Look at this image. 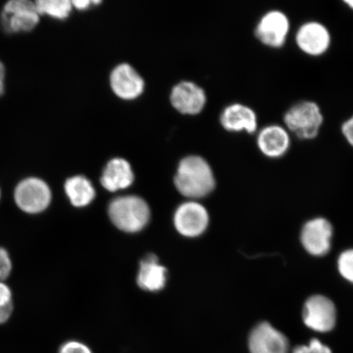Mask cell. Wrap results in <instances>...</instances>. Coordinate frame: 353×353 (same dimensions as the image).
<instances>
[{
	"instance_id": "cb8c5ba5",
	"label": "cell",
	"mask_w": 353,
	"mask_h": 353,
	"mask_svg": "<svg viewBox=\"0 0 353 353\" xmlns=\"http://www.w3.org/2000/svg\"><path fill=\"white\" fill-rule=\"evenodd\" d=\"M59 353H92L90 347L86 344L72 341L63 344L61 346Z\"/></svg>"
},
{
	"instance_id": "52a82bcc",
	"label": "cell",
	"mask_w": 353,
	"mask_h": 353,
	"mask_svg": "<svg viewBox=\"0 0 353 353\" xmlns=\"http://www.w3.org/2000/svg\"><path fill=\"white\" fill-rule=\"evenodd\" d=\"M290 23L284 12L272 10L264 14L255 30L259 41L268 47L281 48L288 37Z\"/></svg>"
},
{
	"instance_id": "8992f818",
	"label": "cell",
	"mask_w": 353,
	"mask_h": 353,
	"mask_svg": "<svg viewBox=\"0 0 353 353\" xmlns=\"http://www.w3.org/2000/svg\"><path fill=\"white\" fill-rule=\"evenodd\" d=\"M303 317L308 328L316 332L332 330L336 323V309L331 300L322 295L309 298L304 305Z\"/></svg>"
},
{
	"instance_id": "ffe728a7",
	"label": "cell",
	"mask_w": 353,
	"mask_h": 353,
	"mask_svg": "<svg viewBox=\"0 0 353 353\" xmlns=\"http://www.w3.org/2000/svg\"><path fill=\"white\" fill-rule=\"evenodd\" d=\"M13 312V300L11 289L3 281H0V325L10 319Z\"/></svg>"
},
{
	"instance_id": "484cf974",
	"label": "cell",
	"mask_w": 353,
	"mask_h": 353,
	"mask_svg": "<svg viewBox=\"0 0 353 353\" xmlns=\"http://www.w3.org/2000/svg\"><path fill=\"white\" fill-rule=\"evenodd\" d=\"M99 3V1H90V0H76V1H72V6L76 7L79 10H85L91 3Z\"/></svg>"
},
{
	"instance_id": "277c9868",
	"label": "cell",
	"mask_w": 353,
	"mask_h": 353,
	"mask_svg": "<svg viewBox=\"0 0 353 353\" xmlns=\"http://www.w3.org/2000/svg\"><path fill=\"white\" fill-rule=\"evenodd\" d=\"M14 201L17 207L25 213L41 214L50 205L51 189L43 180L30 176L17 184L14 191Z\"/></svg>"
},
{
	"instance_id": "ac0fdd59",
	"label": "cell",
	"mask_w": 353,
	"mask_h": 353,
	"mask_svg": "<svg viewBox=\"0 0 353 353\" xmlns=\"http://www.w3.org/2000/svg\"><path fill=\"white\" fill-rule=\"evenodd\" d=\"M65 192L74 207L81 208L90 204L95 198V189L83 176H74L66 180Z\"/></svg>"
},
{
	"instance_id": "7a4b0ae2",
	"label": "cell",
	"mask_w": 353,
	"mask_h": 353,
	"mask_svg": "<svg viewBox=\"0 0 353 353\" xmlns=\"http://www.w3.org/2000/svg\"><path fill=\"white\" fill-rule=\"evenodd\" d=\"M108 214L114 226L129 233L143 230L151 217L147 202L136 196L114 199L110 202Z\"/></svg>"
},
{
	"instance_id": "9a60e30c",
	"label": "cell",
	"mask_w": 353,
	"mask_h": 353,
	"mask_svg": "<svg viewBox=\"0 0 353 353\" xmlns=\"http://www.w3.org/2000/svg\"><path fill=\"white\" fill-rule=\"evenodd\" d=\"M221 123L228 131H245L253 134L258 129V117L254 110L248 105L234 103L223 110Z\"/></svg>"
},
{
	"instance_id": "4316f807",
	"label": "cell",
	"mask_w": 353,
	"mask_h": 353,
	"mask_svg": "<svg viewBox=\"0 0 353 353\" xmlns=\"http://www.w3.org/2000/svg\"><path fill=\"white\" fill-rule=\"evenodd\" d=\"M6 70L4 65L0 61V81L4 82L6 79Z\"/></svg>"
},
{
	"instance_id": "f546056e",
	"label": "cell",
	"mask_w": 353,
	"mask_h": 353,
	"mask_svg": "<svg viewBox=\"0 0 353 353\" xmlns=\"http://www.w3.org/2000/svg\"><path fill=\"white\" fill-rule=\"evenodd\" d=\"M0 197H1V191H0Z\"/></svg>"
},
{
	"instance_id": "d4e9b609",
	"label": "cell",
	"mask_w": 353,
	"mask_h": 353,
	"mask_svg": "<svg viewBox=\"0 0 353 353\" xmlns=\"http://www.w3.org/2000/svg\"><path fill=\"white\" fill-rule=\"evenodd\" d=\"M342 132L347 143L353 148V116L343 123Z\"/></svg>"
},
{
	"instance_id": "e0dca14e",
	"label": "cell",
	"mask_w": 353,
	"mask_h": 353,
	"mask_svg": "<svg viewBox=\"0 0 353 353\" xmlns=\"http://www.w3.org/2000/svg\"><path fill=\"white\" fill-rule=\"evenodd\" d=\"M167 270L158 262L153 254L145 257L140 264L138 284L144 290L156 292L164 288L166 283Z\"/></svg>"
},
{
	"instance_id": "2e32d148",
	"label": "cell",
	"mask_w": 353,
	"mask_h": 353,
	"mask_svg": "<svg viewBox=\"0 0 353 353\" xmlns=\"http://www.w3.org/2000/svg\"><path fill=\"white\" fill-rule=\"evenodd\" d=\"M134 179V175L130 163L123 159L116 158L105 166L101 183L108 191L114 192L130 188Z\"/></svg>"
},
{
	"instance_id": "7402d4cb",
	"label": "cell",
	"mask_w": 353,
	"mask_h": 353,
	"mask_svg": "<svg viewBox=\"0 0 353 353\" xmlns=\"http://www.w3.org/2000/svg\"><path fill=\"white\" fill-rule=\"evenodd\" d=\"M292 353H332V351L319 339H312L308 345L297 346Z\"/></svg>"
},
{
	"instance_id": "7c38bea8",
	"label": "cell",
	"mask_w": 353,
	"mask_h": 353,
	"mask_svg": "<svg viewBox=\"0 0 353 353\" xmlns=\"http://www.w3.org/2000/svg\"><path fill=\"white\" fill-rule=\"evenodd\" d=\"M110 85L114 94L123 99L138 98L144 88L143 78L128 64H121L114 69Z\"/></svg>"
},
{
	"instance_id": "3957f363",
	"label": "cell",
	"mask_w": 353,
	"mask_h": 353,
	"mask_svg": "<svg viewBox=\"0 0 353 353\" xmlns=\"http://www.w3.org/2000/svg\"><path fill=\"white\" fill-rule=\"evenodd\" d=\"M324 117L319 105L314 101H303L287 110L284 122L287 130L300 139L310 140L319 135Z\"/></svg>"
},
{
	"instance_id": "ba28073f",
	"label": "cell",
	"mask_w": 353,
	"mask_h": 353,
	"mask_svg": "<svg viewBox=\"0 0 353 353\" xmlns=\"http://www.w3.org/2000/svg\"><path fill=\"white\" fill-rule=\"evenodd\" d=\"M174 223L181 235L196 237L201 235L208 227V212L197 202L183 203L175 212Z\"/></svg>"
},
{
	"instance_id": "83f0119b",
	"label": "cell",
	"mask_w": 353,
	"mask_h": 353,
	"mask_svg": "<svg viewBox=\"0 0 353 353\" xmlns=\"http://www.w3.org/2000/svg\"><path fill=\"white\" fill-rule=\"evenodd\" d=\"M4 92V82L0 81V97L3 94Z\"/></svg>"
},
{
	"instance_id": "44dd1931",
	"label": "cell",
	"mask_w": 353,
	"mask_h": 353,
	"mask_svg": "<svg viewBox=\"0 0 353 353\" xmlns=\"http://www.w3.org/2000/svg\"><path fill=\"white\" fill-rule=\"evenodd\" d=\"M338 267L341 274L353 283V250L344 251L339 256Z\"/></svg>"
},
{
	"instance_id": "5b68a950",
	"label": "cell",
	"mask_w": 353,
	"mask_h": 353,
	"mask_svg": "<svg viewBox=\"0 0 353 353\" xmlns=\"http://www.w3.org/2000/svg\"><path fill=\"white\" fill-rule=\"evenodd\" d=\"M34 2L29 0H11L3 8L1 24L8 33L32 32L39 22Z\"/></svg>"
},
{
	"instance_id": "4fadbf2b",
	"label": "cell",
	"mask_w": 353,
	"mask_h": 353,
	"mask_svg": "<svg viewBox=\"0 0 353 353\" xmlns=\"http://www.w3.org/2000/svg\"><path fill=\"white\" fill-rule=\"evenodd\" d=\"M171 101L181 113H200L206 103V96L201 88L191 82H183L172 91Z\"/></svg>"
},
{
	"instance_id": "f1b7e54d",
	"label": "cell",
	"mask_w": 353,
	"mask_h": 353,
	"mask_svg": "<svg viewBox=\"0 0 353 353\" xmlns=\"http://www.w3.org/2000/svg\"><path fill=\"white\" fill-rule=\"evenodd\" d=\"M347 4V6L353 10V1H345L344 2Z\"/></svg>"
},
{
	"instance_id": "8fae6325",
	"label": "cell",
	"mask_w": 353,
	"mask_h": 353,
	"mask_svg": "<svg viewBox=\"0 0 353 353\" xmlns=\"http://www.w3.org/2000/svg\"><path fill=\"white\" fill-rule=\"evenodd\" d=\"M332 234V226L327 220L316 219L309 221L303 228V245L308 253L323 256L330 250Z\"/></svg>"
},
{
	"instance_id": "d6986e66",
	"label": "cell",
	"mask_w": 353,
	"mask_h": 353,
	"mask_svg": "<svg viewBox=\"0 0 353 353\" xmlns=\"http://www.w3.org/2000/svg\"><path fill=\"white\" fill-rule=\"evenodd\" d=\"M39 15H48L57 19H65L72 10L69 0H38L34 2Z\"/></svg>"
},
{
	"instance_id": "6da1fadb",
	"label": "cell",
	"mask_w": 353,
	"mask_h": 353,
	"mask_svg": "<svg viewBox=\"0 0 353 353\" xmlns=\"http://www.w3.org/2000/svg\"><path fill=\"white\" fill-rule=\"evenodd\" d=\"M174 183L182 195L197 199L213 191L215 179L213 171L204 159L188 157L180 162Z\"/></svg>"
},
{
	"instance_id": "603a6c76",
	"label": "cell",
	"mask_w": 353,
	"mask_h": 353,
	"mask_svg": "<svg viewBox=\"0 0 353 353\" xmlns=\"http://www.w3.org/2000/svg\"><path fill=\"white\" fill-rule=\"evenodd\" d=\"M12 264L10 254L6 250L0 248V281H3L10 276Z\"/></svg>"
},
{
	"instance_id": "30bf717a",
	"label": "cell",
	"mask_w": 353,
	"mask_h": 353,
	"mask_svg": "<svg viewBox=\"0 0 353 353\" xmlns=\"http://www.w3.org/2000/svg\"><path fill=\"white\" fill-rule=\"evenodd\" d=\"M289 341L268 322L256 325L250 334V353H289Z\"/></svg>"
},
{
	"instance_id": "9c48e42d",
	"label": "cell",
	"mask_w": 353,
	"mask_h": 353,
	"mask_svg": "<svg viewBox=\"0 0 353 353\" xmlns=\"http://www.w3.org/2000/svg\"><path fill=\"white\" fill-rule=\"evenodd\" d=\"M295 41L304 54L319 57L328 51L331 37L325 26L319 21H308L300 26Z\"/></svg>"
},
{
	"instance_id": "5bb4252c",
	"label": "cell",
	"mask_w": 353,
	"mask_h": 353,
	"mask_svg": "<svg viewBox=\"0 0 353 353\" xmlns=\"http://www.w3.org/2000/svg\"><path fill=\"white\" fill-rule=\"evenodd\" d=\"M290 136L285 128L278 125L264 127L257 137L259 151L269 158H280L289 151Z\"/></svg>"
}]
</instances>
